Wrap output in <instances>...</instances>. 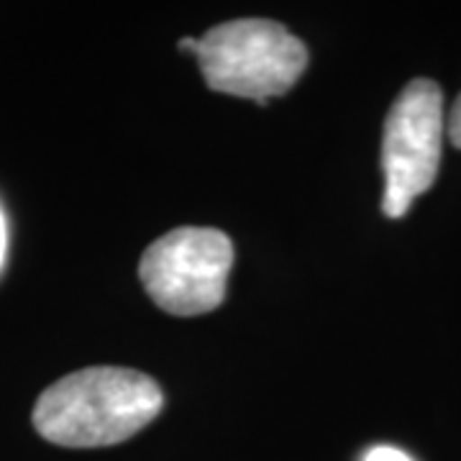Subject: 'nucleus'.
Returning <instances> with one entry per match:
<instances>
[{"label":"nucleus","mask_w":461,"mask_h":461,"mask_svg":"<svg viewBox=\"0 0 461 461\" xmlns=\"http://www.w3.org/2000/svg\"><path fill=\"white\" fill-rule=\"evenodd\" d=\"M446 133H448L451 144L456 149H461V95L456 98V103H454L448 118H446Z\"/></svg>","instance_id":"nucleus-6"},{"label":"nucleus","mask_w":461,"mask_h":461,"mask_svg":"<svg viewBox=\"0 0 461 461\" xmlns=\"http://www.w3.org/2000/svg\"><path fill=\"white\" fill-rule=\"evenodd\" d=\"M230 264L233 244L223 230L185 226L159 236L144 251L139 277L162 311L190 318L223 303Z\"/></svg>","instance_id":"nucleus-4"},{"label":"nucleus","mask_w":461,"mask_h":461,"mask_svg":"<svg viewBox=\"0 0 461 461\" xmlns=\"http://www.w3.org/2000/svg\"><path fill=\"white\" fill-rule=\"evenodd\" d=\"M162 408L165 395L149 375L123 366H87L47 387L32 420L50 444L100 448L129 441Z\"/></svg>","instance_id":"nucleus-1"},{"label":"nucleus","mask_w":461,"mask_h":461,"mask_svg":"<svg viewBox=\"0 0 461 461\" xmlns=\"http://www.w3.org/2000/svg\"><path fill=\"white\" fill-rule=\"evenodd\" d=\"M198 62L211 90L267 103L280 98L308 67L305 44L267 18H239L200 39Z\"/></svg>","instance_id":"nucleus-2"},{"label":"nucleus","mask_w":461,"mask_h":461,"mask_svg":"<svg viewBox=\"0 0 461 461\" xmlns=\"http://www.w3.org/2000/svg\"><path fill=\"white\" fill-rule=\"evenodd\" d=\"M444 133L446 115L441 87L426 77L405 85L384 118L382 133L384 215L402 218L411 211L412 200L423 195L436 182Z\"/></svg>","instance_id":"nucleus-3"},{"label":"nucleus","mask_w":461,"mask_h":461,"mask_svg":"<svg viewBox=\"0 0 461 461\" xmlns=\"http://www.w3.org/2000/svg\"><path fill=\"white\" fill-rule=\"evenodd\" d=\"M3 257H5V221L0 213V264H3Z\"/></svg>","instance_id":"nucleus-7"},{"label":"nucleus","mask_w":461,"mask_h":461,"mask_svg":"<svg viewBox=\"0 0 461 461\" xmlns=\"http://www.w3.org/2000/svg\"><path fill=\"white\" fill-rule=\"evenodd\" d=\"M364 461H412L405 451H400L395 446H375L366 451Z\"/></svg>","instance_id":"nucleus-5"}]
</instances>
